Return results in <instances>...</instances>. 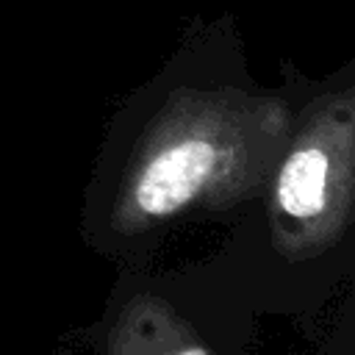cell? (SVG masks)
Here are the masks:
<instances>
[{
    "instance_id": "1",
    "label": "cell",
    "mask_w": 355,
    "mask_h": 355,
    "mask_svg": "<svg viewBox=\"0 0 355 355\" xmlns=\"http://www.w3.org/2000/svg\"><path fill=\"white\" fill-rule=\"evenodd\" d=\"M288 133L291 114L277 97L236 86L172 92L122 169L116 225L141 230L250 197L269 183Z\"/></svg>"
},
{
    "instance_id": "2",
    "label": "cell",
    "mask_w": 355,
    "mask_h": 355,
    "mask_svg": "<svg viewBox=\"0 0 355 355\" xmlns=\"http://www.w3.org/2000/svg\"><path fill=\"white\" fill-rule=\"evenodd\" d=\"M272 219L283 247L313 250L338 236L355 189V94L327 92L291 125L269 175Z\"/></svg>"
},
{
    "instance_id": "3",
    "label": "cell",
    "mask_w": 355,
    "mask_h": 355,
    "mask_svg": "<svg viewBox=\"0 0 355 355\" xmlns=\"http://www.w3.org/2000/svg\"><path fill=\"white\" fill-rule=\"evenodd\" d=\"M178 355H208L202 347H189V349H183V352H178Z\"/></svg>"
}]
</instances>
